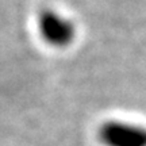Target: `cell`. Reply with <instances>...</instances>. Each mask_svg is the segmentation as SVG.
Wrapping results in <instances>:
<instances>
[{
  "label": "cell",
  "mask_w": 146,
  "mask_h": 146,
  "mask_svg": "<svg viewBox=\"0 0 146 146\" xmlns=\"http://www.w3.org/2000/svg\"><path fill=\"white\" fill-rule=\"evenodd\" d=\"M39 34L47 45L66 47L76 38V26L70 19L53 10H43L38 18Z\"/></svg>",
  "instance_id": "6da1fadb"
},
{
  "label": "cell",
  "mask_w": 146,
  "mask_h": 146,
  "mask_svg": "<svg viewBox=\"0 0 146 146\" xmlns=\"http://www.w3.org/2000/svg\"><path fill=\"white\" fill-rule=\"evenodd\" d=\"M103 146H146V127L120 120H107L98 130Z\"/></svg>",
  "instance_id": "7a4b0ae2"
}]
</instances>
